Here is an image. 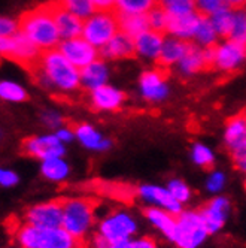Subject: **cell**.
<instances>
[{
    "label": "cell",
    "mask_w": 246,
    "mask_h": 248,
    "mask_svg": "<svg viewBox=\"0 0 246 248\" xmlns=\"http://www.w3.org/2000/svg\"><path fill=\"white\" fill-rule=\"evenodd\" d=\"M30 74L43 88L61 94L76 93L82 88L81 69L70 63L58 49L42 52L36 67Z\"/></svg>",
    "instance_id": "1"
},
{
    "label": "cell",
    "mask_w": 246,
    "mask_h": 248,
    "mask_svg": "<svg viewBox=\"0 0 246 248\" xmlns=\"http://www.w3.org/2000/svg\"><path fill=\"white\" fill-rule=\"evenodd\" d=\"M20 30L36 45L42 52L57 49L61 36L54 18L51 2L26 11L20 16Z\"/></svg>",
    "instance_id": "2"
},
{
    "label": "cell",
    "mask_w": 246,
    "mask_h": 248,
    "mask_svg": "<svg viewBox=\"0 0 246 248\" xmlns=\"http://www.w3.org/2000/svg\"><path fill=\"white\" fill-rule=\"evenodd\" d=\"M16 248H87V244L70 235L64 227L43 229L29 223H18L12 230Z\"/></svg>",
    "instance_id": "3"
},
{
    "label": "cell",
    "mask_w": 246,
    "mask_h": 248,
    "mask_svg": "<svg viewBox=\"0 0 246 248\" xmlns=\"http://www.w3.org/2000/svg\"><path fill=\"white\" fill-rule=\"evenodd\" d=\"M63 202V223L70 235L76 239L87 242L91 236V232L96 226V202L91 198H64Z\"/></svg>",
    "instance_id": "4"
},
{
    "label": "cell",
    "mask_w": 246,
    "mask_h": 248,
    "mask_svg": "<svg viewBox=\"0 0 246 248\" xmlns=\"http://www.w3.org/2000/svg\"><path fill=\"white\" fill-rule=\"evenodd\" d=\"M209 235L200 209H188L178 216L173 244L176 248H199L204 244Z\"/></svg>",
    "instance_id": "5"
},
{
    "label": "cell",
    "mask_w": 246,
    "mask_h": 248,
    "mask_svg": "<svg viewBox=\"0 0 246 248\" xmlns=\"http://www.w3.org/2000/svg\"><path fill=\"white\" fill-rule=\"evenodd\" d=\"M121 31L118 14L112 11L97 9L91 16L84 20L82 38H85L97 49H101L115 34Z\"/></svg>",
    "instance_id": "6"
},
{
    "label": "cell",
    "mask_w": 246,
    "mask_h": 248,
    "mask_svg": "<svg viewBox=\"0 0 246 248\" xmlns=\"http://www.w3.org/2000/svg\"><path fill=\"white\" fill-rule=\"evenodd\" d=\"M0 52L11 62H15L29 72L36 67L42 51L20 30L11 38H0Z\"/></svg>",
    "instance_id": "7"
},
{
    "label": "cell",
    "mask_w": 246,
    "mask_h": 248,
    "mask_svg": "<svg viewBox=\"0 0 246 248\" xmlns=\"http://www.w3.org/2000/svg\"><path fill=\"white\" fill-rule=\"evenodd\" d=\"M246 63V46L222 39L210 49V69L219 74H234Z\"/></svg>",
    "instance_id": "8"
},
{
    "label": "cell",
    "mask_w": 246,
    "mask_h": 248,
    "mask_svg": "<svg viewBox=\"0 0 246 248\" xmlns=\"http://www.w3.org/2000/svg\"><path fill=\"white\" fill-rule=\"evenodd\" d=\"M97 232L109 239H133L137 233V221L126 209H115L97 223Z\"/></svg>",
    "instance_id": "9"
},
{
    "label": "cell",
    "mask_w": 246,
    "mask_h": 248,
    "mask_svg": "<svg viewBox=\"0 0 246 248\" xmlns=\"http://www.w3.org/2000/svg\"><path fill=\"white\" fill-rule=\"evenodd\" d=\"M139 94L148 103H161L169 97L170 88L167 81V69L155 66L146 69L139 77Z\"/></svg>",
    "instance_id": "10"
},
{
    "label": "cell",
    "mask_w": 246,
    "mask_h": 248,
    "mask_svg": "<svg viewBox=\"0 0 246 248\" xmlns=\"http://www.w3.org/2000/svg\"><path fill=\"white\" fill-rule=\"evenodd\" d=\"M21 150L26 155L43 162L49 160V158L63 157L66 153V145L57 138L56 133H46L26 138L23 140Z\"/></svg>",
    "instance_id": "11"
},
{
    "label": "cell",
    "mask_w": 246,
    "mask_h": 248,
    "mask_svg": "<svg viewBox=\"0 0 246 248\" xmlns=\"http://www.w3.org/2000/svg\"><path fill=\"white\" fill-rule=\"evenodd\" d=\"M23 221L43 227V229H54L60 227L63 223V202L61 199L41 202L31 205L24 211Z\"/></svg>",
    "instance_id": "12"
},
{
    "label": "cell",
    "mask_w": 246,
    "mask_h": 248,
    "mask_svg": "<svg viewBox=\"0 0 246 248\" xmlns=\"http://www.w3.org/2000/svg\"><path fill=\"white\" fill-rule=\"evenodd\" d=\"M57 49L78 69H84L100 59V49H97L82 36L61 41Z\"/></svg>",
    "instance_id": "13"
},
{
    "label": "cell",
    "mask_w": 246,
    "mask_h": 248,
    "mask_svg": "<svg viewBox=\"0 0 246 248\" xmlns=\"http://www.w3.org/2000/svg\"><path fill=\"white\" fill-rule=\"evenodd\" d=\"M137 196L140 201H144L149 206L166 209L174 216H179L184 211L182 203H179L172 196V193L167 190V187L155 186V184H142L137 188Z\"/></svg>",
    "instance_id": "14"
},
{
    "label": "cell",
    "mask_w": 246,
    "mask_h": 248,
    "mask_svg": "<svg viewBox=\"0 0 246 248\" xmlns=\"http://www.w3.org/2000/svg\"><path fill=\"white\" fill-rule=\"evenodd\" d=\"M126 93L119 88L106 84L88 93V102L94 111L115 112L119 111L126 103Z\"/></svg>",
    "instance_id": "15"
},
{
    "label": "cell",
    "mask_w": 246,
    "mask_h": 248,
    "mask_svg": "<svg viewBox=\"0 0 246 248\" xmlns=\"http://www.w3.org/2000/svg\"><path fill=\"white\" fill-rule=\"evenodd\" d=\"M230 211L232 203L225 196H215L200 208V212L210 235H215L219 230H222L228 216H230Z\"/></svg>",
    "instance_id": "16"
},
{
    "label": "cell",
    "mask_w": 246,
    "mask_h": 248,
    "mask_svg": "<svg viewBox=\"0 0 246 248\" xmlns=\"http://www.w3.org/2000/svg\"><path fill=\"white\" fill-rule=\"evenodd\" d=\"M174 67H176L178 75L182 78L196 77L210 69V49L200 48L199 45L191 42L187 54Z\"/></svg>",
    "instance_id": "17"
},
{
    "label": "cell",
    "mask_w": 246,
    "mask_h": 248,
    "mask_svg": "<svg viewBox=\"0 0 246 248\" xmlns=\"http://www.w3.org/2000/svg\"><path fill=\"white\" fill-rule=\"evenodd\" d=\"M202 16L203 15H200L197 11H192L188 14H179V15H169L166 34L187 42H192L196 30L202 21Z\"/></svg>",
    "instance_id": "18"
},
{
    "label": "cell",
    "mask_w": 246,
    "mask_h": 248,
    "mask_svg": "<svg viewBox=\"0 0 246 248\" xmlns=\"http://www.w3.org/2000/svg\"><path fill=\"white\" fill-rule=\"evenodd\" d=\"M164 39H166V33L157 31L152 29L146 30L142 34H139L137 38H134L136 57L142 59L145 62L157 63L161 54Z\"/></svg>",
    "instance_id": "19"
},
{
    "label": "cell",
    "mask_w": 246,
    "mask_h": 248,
    "mask_svg": "<svg viewBox=\"0 0 246 248\" xmlns=\"http://www.w3.org/2000/svg\"><path fill=\"white\" fill-rule=\"evenodd\" d=\"M52 11H54V18L60 31L61 41L64 39H72L82 36V29H84V20L75 14L69 12L61 3L60 0H52Z\"/></svg>",
    "instance_id": "20"
},
{
    "label": "cell",
    "mask_w": 246,
    "mask_h": 248,
    "mask_svg": "<svg viewBox=\"0 0 246 248\" xmlns=\"http://www.w3.org/2000/svg\"><path fill=\"white\" fill-rule=\"evenodd\" d=\"M100 57L104 60H127L136 57L134 38L124 31H118L115 36L100 49Z\"/></svg>",
    "instance_id": "21"
},
{
    "label": "cell",
    "mask_w": 246,
    "mask_h": 248,
    "mask_svg": "<svg viewBox=\"0 0 246 248\" xmlns=\"http://www.w3.org/2000/svg\"><path fill=\"white\" fill-rule=\"evenodd\" d=\"M73 129H75L76 140H79V144L87 150L96 153H104L112 147V140L108 139L106 136H103L93 124L79 123Z\"/></svg>",
    "instance_id": "22"
},
{
    "label": "cell",
    "mask_w": 246,
    "mask_h": 248,
    "mask_svg": "<svg viewBox=\"0 0 246 248\" xmlns=\"http://www.w3.org/2000/svg\"><path fill=\"white\" fill-rule=\"evenodd\" d=\"M144 217L146 218V221L154 226L158 232H160L166 239H169L170 242H173L174 238V232H176V221H178V216L172 214V212L157 208V206H148L144 211Z\"/></svg>",
    "instance_id": "23"
},
{
    "label": "cell",
    "mask_w": 246,
    "mask_h": 248,
    "mask_svg": "<svg viewBox=\"0 0 246 248\" xmlns=\"http://www.w3.org/2000/svg\"><path fill=\"white\" fill-rule=\"evenodd\" d=\"M224 145L230 154L246 147V117L243 112L227 120L224 126Z\"/></svg>",
    "instance_id": "24"
},
{
    "label": "cell",
    "mask_w": 246,
    "mask_h": 248,
    "mask_svg": "<svg viewBox=\"0 0 246 248\" xmlns=\"http://www.w3.org/2000/svg\"><path fill=\"white\" fill-rule=\"evenodd\" d=\"M109 81V66L104 59H97L91 64L81 69V84L87 92H93L99 87L106 85Z\"/></svg>",
    "instance_id": "25"
},
{
    "label": "cell",
    "mask_w": 246,
    "mask_h": 248,
    "mask_svg": "<svg viewBox=\"0 0 246 248\" xmlns=\"http://www.w3.org/2000/svg\"><path fill=\"white\" fill-rule=\"evenodd\" d=\"M189 44L191 42L178 39L174 36H167V34H166L163 49H161L160 59H158V62H157V66H161L164 69L174 67L187 54Z\"/></svg>",
    "instance_id": "26"
},
{
    "label": "cell",
    "mask_w": 246,
    "mask_h": 248,
    "mask_svg": "<svg viewBox=\"0 0 246 248\" xmlns=\"http://www.w3.org/2000/svg\"><path fill=\"white\" fill-rule=\"evenodd\" d=\"M41 173L51 183H63L69 178L70 166L63 157L49 158V160L41 162Z\"/></svg>",
    "instance_id": "27"
},
{
    "label": "cell",
    "mask_w": 246,
    "mask_h": 248,
    "mask_svg": "<svg viewBox=\"0 0 246 248\" xmlns=\"http://www.w3.org/2000/svg\"><path fill=\"white\" fill-rule=\"evenodd\" d=\"M234 15H236V9L225 5L210 16H207L221 39H228V36H230L234 26Z\"/></svg>",
    "instance_id": "28"
},
{
    "label": "cell",
    "mask_w": 246,
    "mask_h": 248,
    "mask_svg": "<svg viewBox=\"0 0 246 248\" xmlns=\"http://www.w3.org/2000/svg\"><path fill=\"white\" fill-rule=\"evenodd\" d=\"M158 6V0H116L115 12L119 15H148Z\"/></svg>",
    "instance_id": "29"
},
{
    "label": "cell",
    "mask_w": 246,
    "mask_h": 248,
    "mask_svg": "<svg viewBox=\"0 0 246 248\" xmlns=\"http://www.w3.org/2000/svg\"><path fill=\"white\" fill-rule=\"evenodd\" d=\"M219 39H221L219 34L217 33L215 27L212 26V23H210V20L207 18V16H202V21L196 30L194 38H192V44H196L204 49H212L214 46H217Z\"/></svg>",
    "instance_id": "30"
},
{
    "label": "cell",
    "mask_w": 246,
    "mask_h": 248,
    "mask_svg": "<svg viewBox=\"0 0 246 248\" xmlns=\"http://www.w3.org/2000/svg\"><path fill=\"white\" fill-rule=\"evenodd\" d=\"M119 29L121 31L127 33L131 38H137L139 34L145 33L151 29L148 15H119Z\"/></svg>",
    "instance_id": "31"
},
{
    "label": "cell",
    "mask_w": 246,
    "mask_h": 248,
    "mask_svg": "<svg viewBox=\"0 0 246 248\" xmlns=\"http://www.w3.org/2000/svg\"><path fill=\"white\" fill-rule=\"evenodd\" d=\"M0 97L5 102L11 103H21L27 100V92L23 85H20L15 81L3 79L0 82Z\"/></svg>",
    "instance_id": "32"
},
{
    "label": "cell",
    "mask_w": 246,
    "mask_h": 248,
    "mask_svg": "<svg viewBox=\"0 0 246 248\" xmlns=\"http://www.w3.org/2000/svg\"><path fill=\"white\" fill-rule=\"evenodd\" d=\"M191 160L199 168L212 169L215 165V153L207 145L202 142H196L191 147Z\"/></svg>",
    "instance_id": "33"
},
{
    "label": "cell",
    "mask_w": 246,
    "mask_h": 248,
    "mask_svg": "<svg viewBox=\"0 0 246 248\" xmlns=\"http://www.w3.org/2000/svg\"><path fill=\"white\" fill-rule=\"evenodd\" d=\"M60 3L69 11L79 16L81 20H87L91 16L97 9L91 0H60Z\"/></svg>",
    "instance_id": "34"
},
{
    "label": "cell",
    "mask_w": 246,
    "mask_h": 248,
    "mask_svg": "<svg viewBox=\"0 0 246 248\" xmlns=\"http://www.w3.org/2000/svg\"><path fill=\"white\" fill-rule=\"evenodd\" d=\"M130 241L131 239H109L101 233L96 232L85 244L88 248H129Z\"/></svg>",
    "instance_id": "35"
},
{
    "label": "cell",
    "mask_w": 246,
    "mask_h": 248,
    "mask_svg": "<svg viewBox=\"0 0 246 248\" xmlns=\"http://www.w3.org/2000/svg\"><path fill=\"white\" fill-rule=\"evenodd\" d=\"M167 190L172 193V196L176 199L179 203H188L192 198V190L191 187L181 178H172L167 183Z\"/></svg>",
    "instance_id": "36"
},
{
    "label": "cell",
    "mask_w": 246,
    "mask_h": 248,
    "mask_svg": "<svg viewBox=\"0 0 246 248\" xmlns=\"http://www.w3.org/2000/svg\"><path fill=\"white\" fill-rule=\"evenodd\" d=\"M158 5L169 15H179L196 11L194 0H158Z\"/></svg>",
    "instance_id": "37"
},
{
    "label": "cell",
    "mask_w": 246,
    "mask_h": 248,
    "mask_svg": "<svg viewBox=\"0 0 246 248\" xmlns=\"http://www.w3.org/2000/svg\"><path fill=\"white\" fill-rule=\"evenodd\" d=\"M228 39H232L237 44H242L246 46V6L236 9L234 15V26L230 33Z\"/></svg>",
    "instance_id": "38"
},
{
    "label": "cell",
    "mask_w": 246,
    "mask_h": 248,
    "mask_svg": "<svg viewBox=\"0 0 246 248\" xmlns=\"http://www.w3.org/2000/svg\"><path fill=\"white\" fill-rule=\"evenodd\" d=\"M148 20H149V26H151L152 30L166 33V26H167V20H169V14L160 5H158L155 9H152L148 14Z\"/></svg>",
    "instance_id": "39"
},
{
    "label": "cell",
    "mask_w": 246,
    "mask_h": 248,
    "mask_svg": "<svg viewBox=\"0 0 246 248\" xmlns=\"http://www.w3.org/2000/svg\"><path fill=\"white\" fill-rule=\"evenodd\" d=\"M225 183H227V176L224 172L221 170H210L207 178H206V188L209 193L218 194L225 188Z\"/></svg>",
    "instance_id": "40"
},
{
    "label": "cell",
    "mask_w": 246,
    "mask_h": 248,
    "mask_svg": "<svg viewBox=\"0 0 246 248\" xmlns=\"http://www.w3.org/2000/svg\"><path fill=\"white\" fill-rule=\"evenodd\" d=\"M196 11L203 16H210L214 12L225 6V0H194Z\"/></svg>",
    "instance_id": "41"
},
{
    "label": "cell",
    "mask_w": 246,
    "mask_h": 248,
    "mask_svg": "<svg viewBox=\"0 0 246 248\" xmlns=\"http://www.w3.org/2000/svg\"><path fill=\"white\" fill-rule=\"evenodd\" d=\"M41 121L51 130H58L60 127L64 126V120L61 114L56 109H45L41 114Z\"/></svg>",
    "instance_id": "42"
},
{
    "label": "cell",
    "mask_w": 246,
    "mask_h": 248,
    "mask_svg": "<svg viewBox=\"0 0 246 248\" xmlns=\"http://www.w3.org/2000/svg\"><path fill=\"white\" fill-rule=\"evenodd\" d=\"M20 31V21L11 16H2L0 18V38H11Z\"/></svg>",
    "instance_id": "43"
},
{
    "label": "cell",
    "mask_w": 246,
    "mask_h": 248,
    "mask_svg": "<svg viewBox=\"0 0 246 248\" xmlns=\"http://www.w3.org/2000/svg\"><path fill=\"white\" fill-rule=\"evenodd\" d=\"M20 183V176L12 169H2L0 170V186L5 188H11Z\"/></svg>",
    "instance_id": "44"
},
{
    "label": "cell",
    "mask_w": 246,
    "mask_h": 248,
    "mask_svg": "<svg viewBox=\"0 0 246 248\" xmlns=\"http://www.w3.org/2000/svg\"><path fill=\"white\" fill-rule=\"evenodd\" d=\"M232 160H233L236 169L246 175V147L232 153Z\"/></svg>",
    "instance_id": "45"
},
{
    "label": "cell",
    "mask_w": 246,
    "mask_h": 248,
    "mask_svg": "<svg viewBox=\"0 0 246 248\" xmlns=\"http://www.w3.org/2000/svg\"><path fill=\"white\" fill-rule=\"evenodd\" d=\"M129 248H160L157 241L151 236H140V238H133L130 241Z\"/></svg>",
    "instance_id": "46"
},
{
    "label": "cell",
    "mask_w": 246,
    "mask_h": 248,
    "mask_svg": "<svg viewBox=\"0 0 246 248\" xmlns=\"http://www.w3.org/2000/svg\"><path fill=\"white\" fill-rule=\"evenodd\" d=\"M54 133L57 135V138L61 140V142H63L64 145H66V144H70L73 139H76V136H75V129H73V127H69V126H63V127H60L58 130H56Z\"/></svg>",
    "instance_id": "47"
},
{
    "label": "cell",
    "mask_w": 246,
    "mask_h": 248,
    "mask_svg": "<svg viewBox=\"0 0 246 248\" xmlns=\"http://www.w3.org/2000/svg\"><path fill=\"white\" fill-rule=\"evenodd\" d=\"M91 2L96 6V9L112 11V9H115V2H116V0H91Z\"/></svg>",
    "instance_id": "48"
},
{
    "label": "cell",
    "mask_w": 246,
    "mask_h": 248,
    "mask_svg": "<svg viewBox=\"0 0 246 248\" xmlns=\"http://www.w3.org/2000/svg\"><path fill=\"white\" fill-rule=\"evenodd\" d=\"M225 5L233 9H240L246 6V0H225Z\"/></svg>",
    "instance_id": "49"
},
{
    "label": "cell",
    "mask_w": 246,
    "mask_h": 248,
    "mask_svg": "<svg viewBox=\"0 0 246 248\" xmlns=\"http://www.w3.org/2000/svg\"><path fill=\"white\" fill-rule=\"evenodd\" d=\"M243 115H245V117H246V109H245V111H243Z\"/></svg>",
    "instance_id": "50"
},
{
    "label": "cell",
    "mask_w": 246,
    "mask_h": 248,
    "mask_svg": "<svg viewBox=\"0 0 246 248\" xmlns=\"http://www.w3.org/2000/svg\"><path fill=\"white\" fill-rule=\"evenodd\" d=\"M245 190H246V180H245Z\"/></svg>",
    "instance_id": "51"
}]
</instances>
